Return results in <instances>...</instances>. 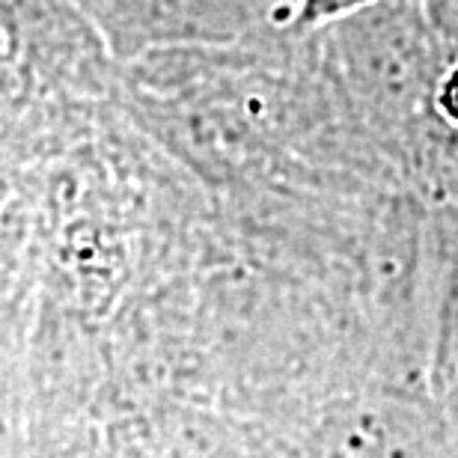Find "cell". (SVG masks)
<instances>
[{
    "label": "cell",
    "mask_w": 458,
    "mask_h": 458,
    "mask_svg": "<svg viewBox=\"0 0 458 458\" xmlns=\"http://www.w3.org/2000/svg\"><path fill=\"white\" fill-rule=\"evenodd\" d=\"M375 0H301L298 9V27H316V24H327L336 21L343 15H354L366 9Z\"/></svg>",
    "instance_id": "cell-1"
}]
</instances>
